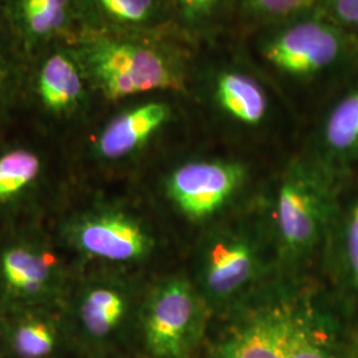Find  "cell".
<instances>
[{"mask_svg": "<svg viewBox=\"0 0 358 358\" xmlns=\"http://www.w3.org/2000/svg\"><path fill=\"white\" fill-rule=\"evenodd\" d=\"M213 97L224 115L245 127L260 125L268 115V96L264 87L242 69L219 71L213 81Z\"/></svg>", "mask_w": 358, "mask_h": 358, "instance_id": "13", "label": "cell"}, {"mask_svg": "<svg viewBox=\"0 0 358 358\" xmlns=\"http://www.w3.org/2000/svg\"><path fill=\"white\" fill-rule=\"evenodd\" d=\"M331 213L325 185L303 166L292 169L279 187L275 219L282 254L299 259L320 243Z\"/></svg>", "mask_w": 358, "mask_h": 358, "instance_id": "5", "label": "cell"}, {"mask_svg": "<svg viewBox=\"0 0 358 358\" xmlns=\"http://www.w3.org/2000/svg\"><path fill=\"white\" fill-rule=\"evenodd\" d=\"M203 307V297L189 280L173 278L159 284L143 316L148 350L157 358L183 357L201 334Z\"/></svg>", "mask_w": 358, "mask_h": 358, "instance_id": "4", "label": "cell"}, {"mask_svg": "<svg viewBox=\"0 0 358 358\" xmlns=\"http://www.w3.org/2000/svg\"><path fill=\"white\" fill-rule=\"evenodd\" d=\"M263 268L255 235L235 226L217 229L206 236L196 256V289L205 303L224 306L245 294Z\"/></svg>", "mask_w": 358, "mask_h": 358, "instance_id": "3", "label": "cell"}, {"mask_svg": "<svg viewBox=\"0 0 358 358\" xmlns=\"http://www.w3.org/2000/svg\"><path fill=\"white\" fill-rule=\"evenodd\" d=\"M345 248L352 282L358 292V202L352 207L346 220Z\"/></svg>", "mask_w": 358, "mask_h": 358, "instance_id": "23", "label": "cell"}, {"mask_svg": "<svg viewBox=\"0 0 358 358\" xmlns=\"http://www.w3.org/2000/svg\"><path fill=\"white\" fill-rule=\"evenodd\" d=\"M345 51L341 31L329 22L312 17L272 35L263 47V56L285 76L310 78L333 68Z\"/></svg>", "mask_w": 358, "mask_h": 358, "instance_id": "6", "label": "cell"}, {"mask_svg": "<svg viewBox=\"0 0 358 358\" xmlns=\"http://www.w3.org/2000/svg\"><path fill=\"white\" fill-rule=\"evenodd\" d=\"M324 145L338 159L358 155V90L334 105L324 125Z\"/></svg>", "mask_w": 358, "mask_h": 358, "instance_id": "16", "label": "cell"}, {"mask_svg": "<svg viewBox=\"0 0 358 358\" xmlns=\"http://www.w3.org/2000/svg\"><path fill=\"white\" fill-rule=\"evenodd\" d=\"M325 4L338 23L358 29V0H325Z\"/></svg>", "mask_w": 358, "mask_h": 358, "instance_id": "24", "label": "cell"}, {"mask_svg": "<svg viewBox=\"0 0 358 358\" xmlns=\"http://www.w3.org/2000/svg\"><path fill=\"white\" fill-rule=\"evenodd\" d=\"M288 358H336L327 340L313 331L308 321L299 320L294 328Z\"/></svg>", "mask_w": 358, "mask_h": 358, "instance_id": "21", "label": "cell"}, {"mask_svg": "<svg viewBox=\"0 0 358 358\" xmlns=\"http://www.w3.org/2000/svg\"><path fill=\"white\" fill-rule=\"evenodd\" d=\"M13 346L20 358L47 357L56 346V331L48 321L26 319L13 331Z\"/></svg>", "mask_w": 358, "mask_h": 358, "instance_id": "19", "label": "cell"}, {"mask_svg": "<svg viewBox=\"0 0 358 358\" xmlns=\"http://www.w3.org/2000/svg\"><path fill=\"white\" fill-rule=\"evenodd\" d=\"M1 17L28 57L80 31L75 0H4Z\"/></svg>", "mask_w": 358, "mask_h": 358, "instance_id": "8", "label": "cell"}, {"mask_svg": "<svg viewBox=\"0 0 358 358\" xmlns=\"http://www.w3.org/2000/svg\"><path fill=\"white\" fill-rule=\"evenodd\" d=\"M128 309V296L121 288L97 285L85 294L80 313L87 332L103 338L118 328Z\"/></svg>", "mask_w": 358, "mask_h": 358, "instance_id": "15", "label": "cell"}, {"mask_svg": "<svg viewBox=\"0 0 358 358\" xmlns=\"http://www.w3.org/2000/svg\"><path fill=\"white\" fill-rule=\"evenodd\" d=\"M297 319L288 309H267L219 346L217 358H288Z\"/></svg>", "mask_w": 358, "mask_h": 358, "instance_id": "12", "label": "cell"}, {"mask_svg": "<svg viewBox=\"0 0 358 358\" xmlns=\"http://www.w3.org/2000/svg\"><path fill=\"white\" fill-rule=\"evenodd\" d=\"M3 6H4V0H0V17L3 16Z\"/></svg>", "mask_w": 358, "mask_h": 358, "instance_id": "25", "label": "cell"}, {"mask_svg": "<svg viewBox=\"0 0 358 358\" xmlns=\"http://www.w3.org/2000/svg\"><path fill=\"white\" fill-rule=\"evenodd\" d=\"M43 169V157L28 146H11L0 153V199L29 186Z\"/></svg>", "mask_w": 358, "mask_h": 358, "instance_id": "18", "label": "cell"}, {"mask_svg": "<svg viewBox=\"0 0 358 358\" xmlns=\"http://www.w3.org/2000/svg\"><path fill=\"white\" fill-rule=\"evenodd\" d=\"M27 60L26 51L0 17V112L19 103Z\"/></svg>", "mask_w": 358, "mask_h": 358, "instance_id": "17", "label": "cell"}, {"mask_svg": "<svg viewBox=\"0 0 358 358\" xmlns=\"http://www.w3.org/2000/svg\"><path fill=\"white\" fill-rule=\"evenodd\" d=\"M76 242L85 252L112 262H134L149 255L153 239L133 217L103 213L84 219L76 229Z\"/></svg>", "mask_w": 358, "mask_h": 358, "instance_id": "10", "label": "cell"}, {"mask_svg": "<svg viewBox=\"0 0 358 358\" xmlns=\"http://www.w3.org/2000/svg\"><path fill=\"white\" fill-rule=\"evenodd\" d=\"M245 167L238 162L201 159L179 165L167 178V192L192 220L213 217L238 192Z\"/></svg>", "mask_w": 358, "mask_h": 358, "instance_id": "7", "label": "cell"}, {"mask_svg": "<svg viewBox=\"0 0 358 358\" xmlns=\"http://www.w3.org/2000/svg\"><path fill=\"white\" fill-rule=\"evenodd\" d=\"M173 117L171 103L152 99L134 103L113 115L90 138V152L115 162L142 150Z\"/></svg>", "mask_w": 358, "mask_h": 358, "instance_id": "9", "label": "cell"}, {"mask_svg": "<svg viewBox=\"0 0 358 358\" xmlns=\"http://www.w3.org/2000/svg\"><path fill=\"white\" fill-rule=\"evenodd\" d=\"M80 29L165 32L171 23L167 0H75Z\"/></svg>", "mask_w": 358, "mask_h": 358, "instance_id": "11", "label": "cell"}, {"mask_svg": "<svg viewBox=\"0 0 358 358\" xmlns=\"http://www.w3.org/2000/svg\"><path fill=\"white\" fill-rule=\"evenodd\" d=\"M66 43L103 103L183 88L185 69L165 32L80 29Z\"/></svg>", "mask_w": 358, "mask_h": 358, "instance_id": "1", "label": "cell"}, {"mask_svg": "<svg viewBox=\"0 0 358 358\" xmlns=\"http://www.w3.org/2000/svg\"><path fill=\"white\" fill-rule=\"evenodd\" d=\"M174 20L187 27L210 24L224 10L229 0H167Z\"/></svg>", "mask_w": 358, "mask_h": 358, "instance_id": "20", "label": "cell"}, {"mask_svg": "<svg viewBox=\"0 0 358 358\" xmlns=\"http://www.w3.org/2000/svg\"><path fill=\"white\" fill-rule=\"evenodd\" d=\"M53 260L26 247H13L1 257V275L13 292L31 296L41 292L51 280Z\"/></svg>", "mask_w": 358, "mask_h": 358, "instance_id": "14", "label": "cell"}, {"mask_svg": "<svg viewBox=\"0 0 358 358\" xmlns=\"http://www.w3.org/2000/svg\"><path fill=\"white\" fill-rule=\"evenodd\" d=\"M316 0H247L252 13L266 17H287L303 13Z\"/></svg>", "mask_w": 358, "mask_h": 358, "instance_id": "22", "label": "cell"}, {"mask_svg": "<svg viewBox=\"0 0 358 358\" xmlns=\"http://www.w3.org/2000/svg\"><path fill=\"white\" fill-rule=\"evenodd\" d=\"M97 100L68 43L52 44L28 57L17 105L27 103L55 122H76L85 120Z\"/></svg>", "mask_w": 358, "mask_h": 358, "instance_id": "2", "label": "cell"}]
</instances>
